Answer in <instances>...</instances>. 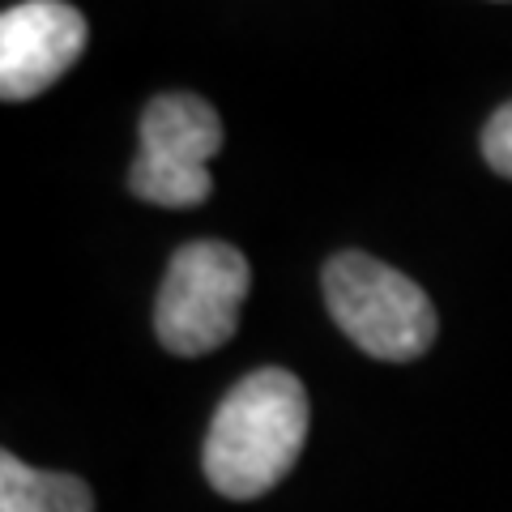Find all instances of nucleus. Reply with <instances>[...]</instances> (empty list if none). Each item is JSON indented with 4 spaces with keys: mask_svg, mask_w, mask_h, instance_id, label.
<instances>
[{
    "mask_svg": "<svg viewBox=\"0 0 512 512\" xmlns=\"http://www.w3.org/2000/svg\"><path fill=\"white\" fill-rule=\"evenodd\" d=\"M308 389L286 367H261L235 384L214 410L201 466L218 495L261 500L286 474L308 440Z\"/></svg>",
    "mask_w": 512,
    "mask_h": 512,
    "instance_id": "nucleus-1",
    "label": "nucleus"
},
{
    "mask_svg": "<svg viewBox=\"0 0 512 512\" xmlns=\"http://www.w3.org/2000/svg\"><path fill=\"white\" fill-rule=\"evenodd\" d=\"M325 303L363 355L410 363L436 342V308L402 269L367 252H338L325 265Z\"/></svg>",
    "mask_w": 512,
    "mask_h": 512,
    "instance_id": "nucleus-2",
    "label": "nucleus"
},
{
    "mask_svg": "<svg viewBox=\"0 0 512 512\" xmlns=\"http://www.w3.org/2000/svg\"><path fill=\"white\" fill-rule=\"evenodd\" d=\"M252 269L244 252L222 239H192L171 256L154 303V333L163 350L201 359L235 338L239 308L248 299Z\"/></svg>",
    "mask_w": 512,
    "mask_h": 512,
    "instance_id": "nucleus-3",
    "label": "nucleus"
},
{
    "mask_svg": "<svg viewBox=\"0 0 512 512\" xmlns=\"http://www.w3.org/2000/svg\"><path fill=\"white\" fill-rule=\"evenodd\" d=\"M222 150V120L201 94H158L141 111V146L128 188L163 210H192L210 197V158Z\"/></svg>",
    "mask_w": 512,
    "mask_h": 512,
    "instance_id": "nucleus-4",
    "label": "nucleus"
},
{
    "mask_svg": "<svg viewBox=\"0 0 512 512\" xmlns=\"http://www.w3.org/2000/svg\"><path fill=\"white\" fill-rule=\"evenodd\" d=\"M90 26L64 0H26L0 18V99L22 103L60 82L86 52Z\"/></svg>",
    "mask_w": 512,
    "mask_h": 512,
    "instance_id": "nucleus-5",
    "label": "nucleus"
},
{
    "mask_svg": "<svg viewBox=\"0 0 512 512\" xmlns=\"http://www.w3.org/2000/svg\"><path fill=\"white\" fill-rule=\"evenodd\" d=\"M0 512H94V495L86 478L35 470L0 453Z\"/></svg>",
    "mask_w": 512,
    "mask_h": 512,
    "instance_id": "nucleus-6",
    "label": "nucleus"
},
{
    "mask_svg": "<svg viewBox=\"0 0 512 512\" xmlns=\"http://www.w3.org/2000/svg\"><path fill=\"white\" fill-rule=\"evenodd\" d=\"M483 158L495 175L512 180V99L495 111L483 128Z\"/></svg>",
    "mask_w": 512,
    "mask_h": 512,
    "instance_id": "nucleus-7",
    "label": "nucleus"
}]
</instances>
